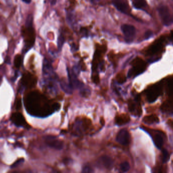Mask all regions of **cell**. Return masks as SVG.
<instances>
[{"instance_id":"obj_1","label":"cell","mask_w":173,"mask_h":173,"mask_svg":"<svg viewBox=\"0 0 173 173\" xmlns=\"http://www.w3.org/2000/svg\"><path fill=\"white\" fill-rule=\"evenodd\" d=\"M25 105L29 114L40 117H47L60 107L58 103L50 104L49 100L37 91H32L27 95Z\"/></svg>"},{"instance_id":"obj_2","label":"cell","mask_w":173,"mask_h":173,"mask_svg":"<svg viewBox=\"0 0 173 173\" xmlns=\"http://www.w3.org/2000/svg\"><path fill=\"white\" fill-rule=\"evenodd\" d=\"M163 91V83H157L149 87L146 91L147 99L149 102L153 103L161 95Z\"/></svg>"},{"instance_id":"obj_3","label":"cell","mask_w":173,"mask_h":173,"mask_svg":"<svg viewBox=\"0 0 173 173\" xmlns=\"http://www.w3.org/2000/svg\"><path fill=\"white\" fill-rule=\"evenodd\" d=\"M159 16L164 25L170 26L173 23V17L169 7L165 5H161L158 8Z\"/></svg>"},{"instance_id":"obj_4","label":"cell","mask_w":173,"mask_h":173,"mask_svg":"<svg viewBox=\"0 0 173 173\" xmlns=\"http://www.w3.org/2000/svg\"><path fill=\"white\" fill-rule=\"evenodd\" d=\"M91 124V120L86 118H83L81 120H77L75 124L74 130L76 135L82 133L83 132L88 130Z\"/></svg>"},{"instance_id":"obj_5","label":"cell","mask_w":173,"mask_h":173,"mask_svg":"<svg viewBox=\"0 0 173 173\" xmlns=\"http://www.w3.org/2000/svg\"><path fill=\"white\" fill-rule=\"evenodd\" d=\"M45 142L49 147L58 150H62L64 147L63 141L55 136H46L45 138Z\"/></svg>"},{"instance_id":"obj_6","label":"cell","mask_w":173,"mask_h":173,"mask_svg":"<svg viewBox=\"0 0 173 173\" xmlns=\"http://www.w3.org/2000/svg\"><path fill=\"white\" fill-rule=\"evenodd\" d=\"M130 135L128 130L126 129H122L118 132L116 136V140L122 145L127 146L130 144Z\"/></svg>"},{"instance_id":"obj_7","label":"cell","mask_w":173,"mask_h":173,"mask_svg":"<svg viewBox=\"0 0 173 173\" xmlns=\"http://www.w3.org/2000/svg\"><path fill=\"white\" fill-rule=\"evenodd\" d=\"M121 30L124 36L128 40L132 39L136 35V28L132 25L128 24L122 25Z\"/></svg>"},{"instance_id":"obj_8","label":"cell","mask_w":173,"mask_h":173,"mask_svg":"<svg viewBox=\"0 0 173 173\" xmlns=\"http://www.w3.org/2000/svg\"><path fill=\"white\" fill-rule=\"evenodd\" d=\"M150 132L152 134L153 140L155 146L159 149L161 148L164 143L163 133L159 130H153L152 132Z\"/></svg>"},{"instance_id":"obj_9","label":"cell","mask_w":173,"mask_h":173,"mask_svg":"<svg viewBox=\"0 0 173 173\" xmlns=\"http://www.w3.org/2000/svg\"><path fill=\"white\" fill-rule=\"evenodd\" d=\"M68 77H69V83L72 86L73 89L75 88H81L83 86L82 83H81L80 81L79 80L76 74L73 70H70L68 69Z\"/></svg>"},{"instance_id":"obj_10","label":"cell","mask_w":173,"mask_h":173,"mask_svg":"<svg viewBox=\"0 0 173 173\" xmlns=\"http://www.w3.org/2000/svg\"><path fill=\"white\" fill-rule=\"evenodd\" d=\"M98 163L107 170L111 169L113 166V159L108 155H103L100 157L98 161Z\"/></svg>"},{"instance_id":"obj_11","label":"cell","mask_w":173,"mask_h":173,"mask_svg":"<svg viewBox=\"0 0 173 173\" xmlns=\"http://www.w3.org/2000/svg\"><path fill=\"white\" fill-rule=\"evenodd\" d=\"M112 4L115 7L117 10L122 13L127 14L128 12L129 6L121 0H113L112 1Z\"/></svg>"},{"instance_id":"obj_12","label":"cell","mask_w":173,"mask_h":173,"mask_svg":"<svg viewBox=\"0 0 173 173\" xmlns=\"http://www.w3.org/2000/svg\"><path fill=\"white\" fill-rule=\"evenodd\" d=\"M11 120L13 123L17 126H23L26 124L25 117L19 113L13 114L11 116Z\"/></svg>"},{"instance_id":"obj_13","label":"cell","mask_w":173,"mask_h":173,"mask_svg":"<svg viewBox=\"0 0 173 173\" xmlns=\"http://www.w3.org/2000/svg\"><path fill=\"white\" fill-rule=\"evenodd\" d=\"M130 121V116L128 114H121L116 116L115 124L118 126H123L128 123Z\"/></svg>"},{"instance_id":"obj_14","label":"cell","mask_w":173,"mask_h":173,"mask_svg":"<svg viewBox=\"0 0 173 173\" xmlns=\"http://www.w3.org/2000/svg\"><path fill=\"white\" fill-rule=\"evenodd\" d=\"M143 122L147 124H152L159 123V119L157 115L152 114L150 115L146 116L143 118Z\"/></svg>"},{"instance_id":"obj_15","label":"cell","mask_w":173,"mask_h":173,"mask_svg":"<svg viewBox=\"0 0 173 173\" xmlns=\"http://www.w3.org/2000/svg\"><path fill=\"white\" fill-rule=\"evenodd\" d=\"M60 86L62 89L68 94H72L73 93V88L69 83L65 79H62L60 81Z\"/></svg>"},{"instance_id":"obj_16","label":"cell","mask_w":173,"mask_h":173,"mask_svg":"<svg viewBox=\"0 0 173 173\" xmlns=\"http://www.w3.org/2000/svg\"><path fill=\"white\" fill-rule=\"evenodd\" d=\"M161 109L162 111L165 113H170L172 112V100H168L165 101L161 105Z\"/></svg>"},{"instance_id":"obj_17","label":"cell","mask_w":173,"mask_h":173,"mask_svg":"<svg viewBox=\"0 0 173 173\" xmlns=\"http://www.w3.org/2000/svg\"><path fill=\"white\" fill-rule=\"evenodd\" d=\"M132 5L135 8L142 9L146 8L147 4L146 0H133Z\"/></svg>"},{"instance_id":"obj_18","label":"cell","mask_w":173,"mask_h":173,"mask_svg":"<svg viewBox=\"0 0 173 173\" xmlns=\"http://www.w3.org/2000/svg\"><path fill=\"white\" fill-rule=\"evenodd\" d=\"M126 80V75L122 73H120L119 74H118L116 76V80L119 84H123L125 82Z\"/></svg>"},{"instance_id":"obj_19","label":"cell","mask_w":173,"mask_h":173,"mask_svg":"<svg viewBox=\"0 0 173 173\" xmlns=\"http://www.w3.org/2000/svg\"><path fill=\"white\" fill-rule=\"evenodd\" d=\"M65 43V38L64 36L62 34H60L58 39V50L60 51L62 50V46L64 45Z\"/></svg>"},{"instance_id":"obj_20","label":"cell","mask_w":173,"mask_h":173,"mask_svg":"<svg viewBox=\"0 0 173 173\" xmlns=\"http://www.w3.org/2000/svg\"><path fill=\"white\" fill-rule=\"evenodd\" d=\"M120 170L122 172H127L130 169V165L127 161H124L120 165Z\"/></svg>"},{"instance_id":"obj_21","label":"cell","mask_w":173,"mask_h":173,"mask_svg":"<svg viewBox=\"0 0 173 173\" xmlns=\"http://www.w3.org/2000/svg\"><path fill=\"white\" fill-rule=\"evenodd\" d=\"M162 153H163V157H162L163 163H167L170 159V154L169 152L167 149H163L162 150Z\"/></svg>"},{"instance_id":"obj_22","label":"cell","mask_w":173,"mask_h":173,"mask_svg":"<svg viewBox=\"0 0 173 173\" xmlns=\"http://www.w3.org/2000/svg\"><path fill=\"white\" fill-rule=\"evenodd\" d=\"M22 62V58L21 56L20 55H17L15 56L14 60V64L15 67L17 68H19L21 67V64Z\"/></svg>"},{"instance_id":"obj_23","label":"cell","mask_w":173,"mask_h":173,"mask_svg":"<svg viewBox=\"0 0 173 173\" xmlns=\"http://www.w3.org/2000/svg\"><path fill=\"white\" fill-rule=\"evenodd\" d=\"M167 91L170 97H172V79H170L167 83Z\"/></svg>"},{"instance_id":"obj_24","label":"cell","mask_w":173,"mask_h":173,"mask_svg":"<svg viewBox=\"0 0 173 173\" xmlns=\"http://www.w3.org/2000/svg\"><path fill=\"white\" fill-rule=\"evenodd\" d=\"M24 162V159H21L17 160L16 161H15L11 166L12 168H15L16 167H19V165H21Z\"/></svg>"},{"instance_id":"obj_25","label":"cell","mask_w":173,"mask_h":173,"mask_svg":"<svg viewBox=\"0 0 173 173\" xmlns=\"http://www.w3.org/2000/svg\"><path fill=\"white\" fill-rule=\"evenodd\" d=\"M82 173H93L94 171L91 167L89 166H85L82 169Z\"/></svg>"},{"instance_id":"obj_26","label":"cell","mask_w":173,"mask_h":173,"mask_svg":"<svg viewBox=\"0 0 173 173\" xmlns=\"http://www.w3.org/2000/svg\"><path fill=\"white\" fill-rule=\"evenodd\" d=\"M81 95H82L83 97H89V95H90L91 92L89 91L88 89H83L80 91Z\"/></svg>"},{"instance_id":"obj_27","label":"cell","mask_w":173,"mask_h":173,"mask_svg":"<svg viewBox=\"0 0 173 173\" xmlns=\"http://www.w3.org/2000/svg\"><path fill=\"white\" fill-rule=\"evenodd\" d=\"M153 32L150 30H148L145 33L144 38L146 40H148L150 39L153 36Z\"/></svg>"},{"instance_id":"obj_28","label":"cell","mask_w":173,"mask_h":173,"mask_svg":"<svg viewBox=\"0 0 173 173\" xmlns=\"http://www.w3.org/2000/svg\"><path fill=\"white\" fill-rule=\"evenodd\" d=\"M92 80L95 83V84H97L100 83V78L99 75L97 74L93 75L92 76Z\"/></svg>"},{"instance_id":"obj_29","label":"cell","mask_w":173,"mask_h":173,"mask_svg":"<svg viewBox=\"0 0 173 173\" xmlns=\"http://www.w3.org/2000/svg\"><path fill=\"white\" fill-rule=\"evenodd\" d=\"M100 122H101V124H102V126H104L105 125V120L104 119V118L103 117L101 118V120H100Z\"/></svg>"},{"instance_id":"obj_30","label":"cell","mask_w":173,"mask_h":173,"mask_svg":"<svg viewBox=\"0 0 173 173\" xmlns=\"http://www.w3.org/2000/svg\"><path fill=\"white\" fill-rule=\"evenodd\" d=\"M23 2L26 3V4H30L32 0H22Z\"/></svg>"},{"instance_id":"obj_31","label":"cell","mask_w":173,"mask_h":173,"mask_svg":"<svg viewBox=\"0 0 173 173\" xmlns=\"http://www.w3.org/2000/svg\"><path fill=\"white\" fill-rule=\"evenodd\" d=\"M56 2H57V0H52L51 4L52 5H54L56 4Z\"/></svg>"},{"instance_id":"obj_32","label":"cell","mask_w":173,"mask_h":173,"mask_svg":"<svg viewBox=\"0 0 173 173\" xmlns=\"http://www.w3.org/2000/svg\"><path fill=\"white\" fill-rule=\"evenodd\" d=\"M2 76L0 75V84L1 83V82H2Z\"/></svg>"}]
</instances>
